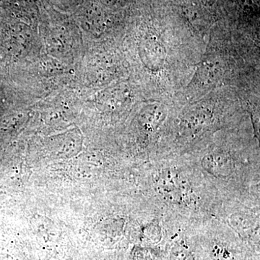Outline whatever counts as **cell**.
I'll list each match as a JSON object with an SVG mask.
<instances>
[{
    "mask_svg": "<svg viewBox=\"0 0 260 260\" xmlns=\"http://www.w3.org/2000/svg\"><path fill=\"white\" fill-rule=\"evenodd\" d=\"M158 192L172 202H188L191 189L187 180L177 171L168 169L160 172L156 178Z\"/></svg>",
    "mask_w": 260,
    "mask_h": 260,
    "instance_id": "1",
    "label": "cell"
},
{
    "mask_svg": "<svg viewBox=\"0 0 260 260\" xmlns=\"http://www.w3.org/2000/svg\"><path fill=\"white\" fill-rule=\"evenodd\" d=\"M144 116H145L146 120V128L152 129L155 125L159 124L161 116H163V113L159 107L153 106V107L147 108Z\"/></svg>",
    "mask_w": 260,
    "mask_h": 260,
    "instance_id": "3",
    "label": "cell"
},
{
    "mask_svg": "<svg viewBox=\"0 0 260 260\" xmlns=\"http://www.w3.org/2000/svg\"><path fill=\"white\" fill-rule=\"evenodd\" d=\"M202 165L209 173L218 177L229 176L233 170V161L229 155L223 153L207 155L203 159Z\"/></svg>",
    "mask_w": 260,
    "mask_h": 260,
    "instance_id": "2",
    "label": "cell"
},
{
    "mask_svg": "<svg viewBox=\"0 0 260 260\" xmlns=\"http://www.w3.org/2000/svg\"><path fill=\"white\" fill-rule=\"evenodd\" d=\"M186 14H187L189 21L196 26H203L207 22V19L205 12L199 7H195V6L188 7Z\"/></svg>",
    "mask_w": 260,
    "mask_h": 260,
    "instance_id": "4",
    "label": "cell"
}]
</instances>
